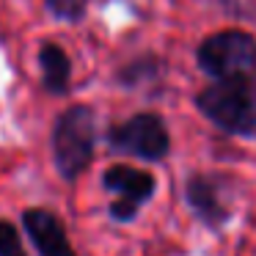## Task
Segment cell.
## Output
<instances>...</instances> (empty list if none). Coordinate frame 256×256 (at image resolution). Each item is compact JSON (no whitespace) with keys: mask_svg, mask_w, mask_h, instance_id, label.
<instances>
[{"mask_svg":"<svg viewBox=\"0 0 256 256\" xmlns=\"http://www.w3.org/2000/svg\"><path fill=\"white\" fill-rule=\"evenodd\" d=\"M102 184L116 196L110 201V218L116 223H130L157 190V179L149 171L124 166V162H116V166L108 168L102 174Z\"/></svg>","mask_w":256,"mask_h":256,"instance_id":"cell-5","label":"cell"},{"mask_svg":"<svg viewBox=\"0 0 256 256\" xmlns=\"http://www.w3.org/2000/svg\"><path fill=\"white\" fill-rule=\"evenodd\" d=\"M196 64L204 74L223 80H254L256 78V36L240 28L210 34L196 50Z\"/></svg>","mask_w":256,"mask_h":256,"instance_id":"cell-3","label":"cell"},{"mask_svg":"<svg viewBox=\"0 0 256 256\" xmlns=\"http://www.w3.org/2000/svg\"><path fill=\"white\" fill-rule=\"evenodd\" d=\"M160 74H162V58L140 56V58H132L127 66L118 69L116 80H118V86H124V88H138V86L149 83V80H157Z\"/></svg>","mask_w":256,"mask_h":256,"instance_id":"cell-9","label":"cell"},{"mask_svg":"<svg viewBox=\"0 0 256 256\" xmlns=\"http://www.w3.org/2000/svg\"><path fill=\"white\" fill-rule=\"evenodd\" d=\"M0 256H25L20 232L12 220H0Z\"/></svg>","mask_w":256,"mask_h":256,"instance_id":"cell-11","label":"cell"},{"mask_svg":"<svg viewBox=\"0 0 256 256\" xmlns=\"http://www.w3.org/2000/svg\"><path fill=\"white\" fill-rule=\"evenodd\" d=\"M22 226L28 232L30 242L36 245L39 256H78L66 237V228L58 220V215H52L50 210L42 206H30L22 212Z\"/></svg>","mask_w":256,"mask_h":256,"instance_id":"cell-7","label":"cell"},{"mask_svg":"<svg viewBox=\"0 0 256 256\" xmlns=\"http://www.w3.org/2000/svg\"><path fill=\"white\" fill-rule=\"evenodd\" d=\"M39 69H42V86L47 94L64 96L69 91V80H72V61H69L66 50L56 42H44L39 47Z\"/></svg>","mask_w":256,"mask_h":256,"instance_id":"cell-8","label":"cell"},{"mask_svg":"<svg viewBox=\"0 0 256 256\" xmlns=\"http://www.w3.org/2000/svg\"><path fill=\"white\" fill-rule=\"evenodd\" d=\"M44 8L52 20L61 22H83L88 12V0H44Z\"/></svg>","mask_w":256,"mask_h":256,"instance_id":"cell-10","label":"cell"},{"mask_svg":"<svg viewBox=\"0 0 256 256\" xmlns=\"http://www.w3.org/2000/svg\"><path fill=\"white\" fill-rule=\"evenodd\" d=\"M105 140L116 154L138 157V160H149V162L166 160L168 152H171V135H168L166 122L149 110L135 113L122 124H113L108 130Z\"/></svg>","mask_w":256,"mask_h":256,"instance_id":"cell-4","label":"cell"},{"mask_svg":"<svg viewBox=\"0 0 256 256\" xmlns=\"http://www.w3.org/2000/svg\"><path fill=\"white\" fill-rule=\"evenodd\" d=\"M56 168L66 182H74L94 160L96 149V113L88 105H72L56 118L50 135Z\"/></svg>","mask_w":256,"mask_h":256,"instance_id":"cell-2","label":"cell"},{"mask_svg":"<svg viewBox=\"0 0 256 256\" xmlns=\"http://www.w3.org/2000/svg\"><path fill=\"white\" fill-rule=\"evenodd\" d=\"M232 182L223 174H190L184 182V204L210 228H220L232 218Z\"/></svg>","mask_w":256,"mask_h":256,"instance_id":"cell-6","label":"cell"},{"mask_svg":"<svg viewBox=\"0 0 256 256\" xmlns=\"http://www.w3.org/2000/svg\"><path fill=\"white\" fill-rule=\"evenodd\" d=\"M196 108L218 130L256 140V83L254 80H223L196 94Z\"/></svg>","mask_w":256,"mask_h":256,"instance_id":"cell-1","label":"cell"}]
</instances>
